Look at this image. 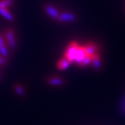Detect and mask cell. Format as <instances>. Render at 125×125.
Wrapping results in <instances>:
<instances>
[{
  "label": "cell",
  "instance_id": "8fae6325",
  "mask_svg": "<svg viewBox=\"0 0 125 125\" xmlns=\"http://www.w3.org/2000/svg\"><path fill=\"white\" fill-rule=\"evenodd\" d=\"M14 0H0V8H8L14 4Z\"/></svg>",
  "mask_w": 125,
  "mask_h": 125
},
{
  "label": "cell",
  "instance_id": "52a82bcc",
  "mask_svg": "<svg viewBox=\"0 0 125 125\" xmlns=\"http://www.w3.org/2000/svg\"><path fill=\"white\" fill-rule=\"evenodd\" d=\"M70 64H71V62L65 57H63L57 62V66L58 69L60 70H66L69 67Z\"/></svg>",
  "mask_w": 125,
  "mask_h": 125
},
{
  "label": "cell",
  "instance_id": "ba28073f",
  "mask_svg": "<svg viewBox=\"0 0 125 125\" xmlns=\"http://www.w3.org/2000/svg\"><path fill=\"white\" fill-rule=\"evenodd\" d=\"M91 58H92V60H91L92 66H93L95 69H96V70L100 69L101 68V66H102L100 55L96 53H95L94 55L91 56Z\"/></svg>",
  "mask_w": 125,
  "mask_h": 125
},
{
  "label": "cell",
  "instance_id": "7a4b0ae2",
  "mask_svg": "<svg viewBox=\"0 0 125 125\" xmlns=\"http://www.w3.org/2000/svg\"><path fill=\"white\" fill-rule=\"evenodd\" d=\"M86 53L84 49L83 46H79L77 48L76 52H75V57H74V61L73 62H75V64L80 66V64L82 63V60L84 59V57H86Z\"/></svg>",
  "mask_w": 125,
  "mask_h": 125
},
{
  "label": "cell",
  "instance_id": "5bb4252c",
  "mask_svg": "<svg viewBox=\"0 0 125 125\" xmlns=\"http://www.w3.org/2000/svg\"><path fill=\"white\" fill-rule=\"evenodd\" d=\"M14 90H15V92L18 94L19 96H23L24 94V90H23V88L22 86L21 85H16L14 87Z\"/></svg>",
  "mask_w": 125,
  "mask_h": 125
},
{
  "label": "cell",
  "instance_id": "5b68a950",
  "mask_svg": "<svg viewBox=\"0 0 125 125\" xmlns=\"http://www.w3.org/2000/svg\"><path fill=\"white\" fill-rule=\"evenodd\" d=\"M44 8L45 12L47 13V14L48 16H50L51 18L55 19V20L57 19L60 13L55 7H53L51 5H45L44 6Z\"/></svg>",
  "mask_w": 125,
  "mask_h": 125
},
{
  "label": "cell",
  "instance_id": "3957f363",
  "mask_svg": "<svg viewBox=\"0 0 125 125\" xmlns=\"http://www.w3.org/2000/svg\"><path fill=\"white\" fill-rule=\"evenodd\" d=\"M6 38H7V43L10 48L14 49L17 46V40L15 37L14 31L12 29H9L6 32Z\"/></svg>",
  "mask_w": 125,
  "mask_h": 125
},
{
  "label": "cell",
  "instance_id": "2e32d148",
  "mask_svg": "<svg viewBox=\"0 0 125 125\" xmlns=\"http://www.w3.org/2000/svg\"><path fill=\"white\" fill-rule=\"evenodd\" d=\"M3 45H5L4 40H3V39H2V37L1 34H0V47H2V46H3Z\"/></svg>",
  "mask_w": 125,
  "mask_h": 125
},
{
  "label": "cell",
  "instance_id": "7c38bea8",
  "mask_svg": "<svg viewBox=\"0 0 125 125\" xmlns=\"http://www.w3.org/2000/svg\"><path fill=\"white\" fill-rule=\"evenodd\" d=\"M91 60H92L91 57H90V56H86V57H84V59L82 60V63L80 64V66L83 67V66H88V65L91 64Z\"/></svg>",
  "mask_w": 125,
  "mask_h": 125
},
{
  "label": "cell",
  "instance_id": "ac0fdd59",
  "mask_svg": "<svg viewBox=\"0 0 125 125\" xmlns=\"http://www.w3.org/2000/svg\"><path fill=\"white\" fill-rule=\"evenodd\" d=\"M0 79H1V75H0Z\"/></svg>",
  "mask_w": 125,
  "mask_h": 125
},
{
  "label": "cell",
  "instance_id": "8992f818",
  "mask_svg": "<svg viewBox=\"0 0 125 125\" xmlns=\"http://www.w3.org/2000/svg\"><path fill=\"white\" fill-rule=\"evenodd\" d=\"M83 47H84V51H85V53H86L87 56L91 57V56L94 55L95 53H96L97 51H98L97 46L93 43L87 44Z\"/></svg>",
  "mask_w": 125,
  "mask_h": 125
},
{
  "label": "cell",
  "instance_id": "30bf717a",
  "mask_svg": "<svg viewBox=\"0 0 125 125\" xmlns=\"http://www.w3.org/2000/svg\"><path fill=\"white\" fill-rule=\"evenodd\" d=\"M0 14L8 21H14V17L11 14V13L8 11V8H0Z\"/></svg>",
  "mask_w": 125,
  "mask_h": 125
},
{
  "label": "cell",
  "instance_id": "9c48e42d",
  "mask_svg": "<svg viewBox=\"0 0 125 125\" xmlns=\"http://www.w3.org/2000/svg\"><path fill=\"white\" fill-rule=\"evenodd\" d=\"M48 84L51 86H60L64 84V80L59 77H52L48 79Z\"/></svg>",
  "mask_w": 125,
  "mask_h": 125
},
{
  "label": "cell",
  "instance_id": "e0dca14e",
  "mask_svg": "<svg viewBox=\"0 0 125 125\" xmlns=\"http://www.w3.org/2000/svg\"><path fill=\"white\" fill-rule=\"evenodd\" d=\"M124 111L125 112V105H124Z\"/></svg>",
  "mask_w": 125,
  "mask_h": 125
},
{
  "label": "cell",
  "instance_id": "9a60e30c",
  "mask_svg": "<svg viewBox=\"0 0 125 125\" xmlns=\"http://www.w3.org/2000/svg\"><path fill=\"white\" fill-rule=\"evenodd\" d=\"M6 62V57H0V66H2L3 64L5 63Z\"/></svg>",
  "mask_w": 125,
  "mask_h": 125
},
{
  "label": "cell",
  "instance_id": "6da1fadb",
  "mask_svg": "<svg viewBox=\"0 0 125 125\" xmlns=\"http://www.w3.org/2000/svg\"><path fill=\"white\" fill-rule=\"evenodd\" d=\"M78 47V44L75 42H72L66 48V50L65 51L64 57L72 63L74 61L75 54L77 50V48Z\"/></svg>",
  "mask_w": 125,
  "mask_h": 125
},
{
  "label": "cell",
  "instance_id": "277c9868",
  "mask_svg": "<svg viewBox=\"0 0 125 125\" xmlns=\"http://www.w3.org/2000/svg\"><path fill=\"white\" fill-rule=\"evenodd\" d=\"M57 20L60 22H73L76 20V15L70 12H62L59 14Z\"/></svg>",
  "mask_w": 125,
  "mask_h": 125
},
{
  "label": "cell",
  "instance_id": "4fadbf2b",
  "mask_svg": "<svg viewBox=\"0 0 125 125\" xmlns=\"http://www.w3.org/2000/svg\"><path fill=\"white\" fill-rule=\"evenodd\" d=\"M0 54H1L2 57H7L8 56V50L5 45L0 47Z\"/></svg>",
  "mask_w": 125,
  "mask_h": 125
}]
</instances>
